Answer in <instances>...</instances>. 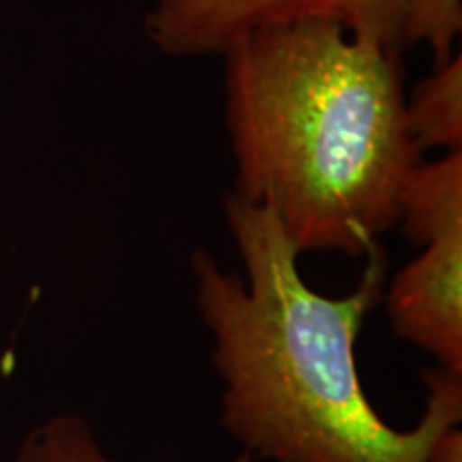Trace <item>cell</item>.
<instances>
[{
	"instance_id": "cell-1",
	"label": "cell",
	"mask_w": 462,
	"mask_h": 462,
	"mask_svg": "<svg viewBox=\"0 0 462 462\" xmlns=\"http://www.w3.org/2000/svg\"><path fill=\"white\" fill-rule=\"evenodd\" d=\"M225 221L245 274L208 251L190 253L195 309L221 381V424L253 462H424L462 421V374L424 371L426 404L413 429L390 426L368 401L356 346L381 302L388 253L373 246L354 291L321 296L268 208L229 193Z\"/></svg>"
},
{
	"instance_id": "cell-3",
	"label": "cell",
	"mask_w": 462,
	"mask_h": 462,
	"mask_svg": "<svg viewBox=\"0 0 462 462\" xmlns=\"http://www.w3.org/2000/svg\"><path fill=\"white\" fill-rule=\"evenodd\" d=\"M415 0H157L146 17L148 39L163 54L223 56L263 28L330 20L351 37L402 45Z\"/></svg>"
},
{
	"instance_id": "cell-4",
	"label": "cell",
	"mask_w": 462,
	"mask_h": 462,
	"mask_svg": "<svg viewBox=\"0 0 462 462\" xmlns=\"http://www.w3.org/2000/svg\"><path fill=\"white\" fill-rule=\"evenodd\" d=\"M420 246L385 285L381 302L398 338L441 371L462 374V212L437 223Z\"/></svg>"
},
{
	"instance_id": "cell-6",
	"label": "cell",
	"mask_w": 462,
	"mask_h": 462,
	"mask_svg": "<svg viewBox=\"0 0 462 462\" xmlns=\"http://www.w3.org/2000/svg\"><path fill=\"white\" fill-rule=\"evenodd\" d=\"M14 462H120L107 452L90 421L78 413H54L34 424L17 443ZM234 462H253L240 454Z\"/></svg>"
},
{
	"instance_id": "cell-7",
	"label": "cell",
	"mask_w": 462,
	"mask_h": 462,
	"mask_svg": "<svg viewBox=\"0 0 462 462\" xmlns=\"http://www.w3.org/2000/svg\"><path fill=\"white\" fill-rule=\"evenodd\" d=\"M462 28V0H415L402 32V45L424 42L435 56V69L452 60L454 39Z\"/></svg>"
},
{
	"instance_id": "cell-5",
	"label": "cell",
	"mask_w": 462,
	"mask_h": 462,
	"mask_svg": "<svg viewBox=\"0 0 462 462\" xmlns=\"http://www.w3.org/2000/svg\"><path fill=\"white\" fill-rule=\"evenodd\" d=\"M407 123L421 152L429 148L462 150V62L460 56L429 79H424L407 99Z\"/></svg>"
},
{
	"instance_id": "cell-2",
	"label": "cell",
	"mask_w": 462,
	"mask_h": 462,
	"mask_svg": "<svg viewBox=\"0 0 462 462\" xmlns=\"http://www.w3.org/2000/svg\"><path fill=\"white\" fill-rule=\"evenodd\" d=\"M402 48L330 20L257 31L225 51L236 193L268 208L298 253L366 257L398 223L421 161Z\"/></svg>"
},
{
	"instance_id": "cell-8",
	"label": "cell",
	"mask_w": 462,
	"mask_h": 462,
	"mask_svg": "<svg viewBox=\"0 0 462 462\" xmlns=\"http://www.w3.org/2000/svg\"><path fill=\"white\" fill-rule=\"evenodd\" d=\"M424 462H462V429L452 426V429L443 430L432 443Z\"/></svg>"
}]
</instances>
